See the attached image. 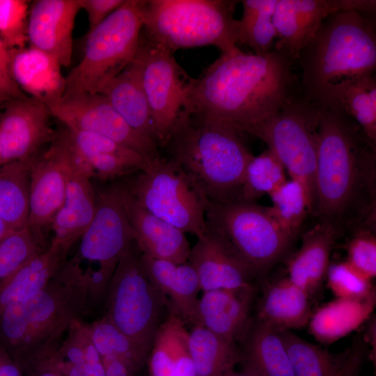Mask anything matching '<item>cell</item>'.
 Listing matches in <instances>:
<instances>
[{
    "label": "cell",
    "mask_w": 376,
    "mask_h": 376,
    "mask_svg": "<svg viewBox=\"0 0 376 376\" xmlns=\"http://www.w3.org/2000/svg\"><path fill=\"white\" fill-rule=\"evenodd\" d=\"M293 63L282 51L221 54L188 93L186 115L224 123L251 134L301 93Z\"/></svg>",
    "instance_id": "cell-1"
},
{
    "label": "cell",
    "mask_w": 376,
    "mask_h": 376,
    "mask_svg": "<svg viewBox=\"0 0 376 376\" xmlns=\"http://www.w3.org/2000/svg\"><path fill=\"white\" fill-rule=\"evenodd\" d=\"M318 104L314 215L338 237L375 226L376 145L336 102Z\"/></svg>",
    "instance_id": "cell-2"
},
{
    "label": "cell",
    "mask_w": 376,
    "mask_h": 376,
    "mask_svg": "<svg viewBox=\"0 0 376 376\" xmlns=\"http://www.w3.org/2000/svg\"><path fill=\"white\" fill-rule=\"evenodd\" d=\"M91 306L86 286L61 267L41 290L3 310L0 345L21 370L47 359L58 350L72 322L82 320Z\"/></svg>",
    "instance_id": "cell-3"
},
{
    "label": "cell",
    "mask_w": 376,
    "mask_h": 376,
    "mask_svg": "<svg viewBox=\"0 0 376 376\" xmlns=\"http://www.w3.org/2000/svg\"><path fill=\"white\" fill-rule=\"evenodd\" d=\"M297 62L301 71V93L315 104L324 102L340 83L375 74V13L351 10L331 14L301 50Z\"/></svg>",
    "instance_id": "cell-4"
},
{
    "label": "cell",
    "mask_w": 376,
    "mask_h": 376,
    "mask_svg": "<svg viewBox=\"0 0 376 376\" xmlns=\"http://www.w3.org/2000/svg\"><path fill=\"white\" fill-rule=\"evenodd\" d=\"M242 134L224 123L185 114L165 146L210 203H228L241 199L246 169L254 156Z\"/></svg>",
    "instance_id": "cell-5"
},
{
    "label": "cell",
    "mask_w": 376,
    "mask_h": 376,
    "mask_svg": "<svg viewBox=\"0 0 376 376\" xmlns=\"http://www.w3.org/2000/svg\"><path fill=\"white\" fill-rule=\"evenodd\" d=\"M233 0H139L144 35L171 52L206 45L221 54L238 47Z\"/></svg>",
    "instance_id": "cell-6"
},
{
    "label": "cell",
    "mask_w": 376,
    "mask_h": 376,
    "mask_svg": "<svg viewBox=\"0 0 376 376\" xmlns=\"http://www.w3.org/2000/svg\"><path fill=\"white\" fill-rule=\"evenodd\" d=\"M62 267L88 289L92 305L106 297L118 260L134 235L113 187L96 195L95 217Z\"/></svg>",
    "instance_id": "cell-7"
},
{
    "label": "cell",
    "mask_w": 376,
    "mask_h": 376,
    "mask_svg": "<svg viewBox=\"0 0 376 376\" xmlns=\"http://www.w3.org/2000/svg\"><path fill=\"white\" fill-rule=\"evenodd\" d=\"M143 23L139 0H125L88 32L80 62L65 76V93H99L134 60Z\"/></svg>",
    "instance_id": "cell-8"
},
{
    "label": "cell",
    "mask_w": 376,
    "mask_h": 376,
    "mask_svg": "<svg viewBox=\"0 0 376 376\" xmlns=\"http://www.w3.org/2000/svg\"><path fill=\"white\" fill-rule=\"evenodd\" d=\"M105 297L104 315L149 354L169 303L149 279L134 240L122 253Z\"/></svg>",
    "instance_id": "cell-9"
},
{
    "label": "cell",
    "mask_w": 376,
    "mask_h": 376,
    "mask_svg": "<svg viewBox=\"0 0 376 376\" xmlns=\"http://www.w3.org/2000/svg\"><path fill=\"white\" fill-rule=\"evenodd\" d=\"M142 207L198 238L207 230L210 201L196 181L171 158L159 157L122 184Z\"/></svg>",
    "instance_id": "cell-10"
},
{
    "label": "cell",
    "mask_w": 376,
    "mask_h": 376,
    "mask_svg": "<svg viewBox=\"0 0 376 376\" xmlns=\"http://www.w3.org/2000/svg\"><path fill=\"white\" fill-rule=\"evenodd\" d=\"M320 109L301 92L251 135L265 142L291 176L304 187L309 213L315 209V173Z\"/></svg>",
    "instance_id": "cell-11"
},
{
    "label": "cell",
    "mask_w": 376,
    "mask_h": 376,
    "mask_svg": "<svg viewBox=\"0 0 376 376\" xmlns=\"http://www.w3.org/2000/svg\"><path fill=\"white\" fill-rule=\"evenodd\" d=\"M207 224L224 235L255 272L265 274L288 251L294 238L285 231L269 207L236 200L210 203Z\"/></svg>",
    "instance_id": "cell-12"
},
{
    "label": "cell",
    "mask_w": 376,
    "mask_h": 376,
    "mask_svg": "<svg viewBox=\"0 0 376 376\" xmlns=\"http://www.w3.org/2000/svg\"><path fill=\"white\" fill-rule=\"evenodd\" d=\"M135 62L149 104L157 144L165 146L183 116L192 77L173 53L148 39L142 31Z\"/></svg>",
    "instance_id": "cell-13"
},
{
    "label": "cell",
    "mask_w": 376,
    "mask_h": 376,
    "mask_svg": "<svg viewBox=\"0 0 376 376\" xmlns=\"http://www.w3.org/2000/svg\"><path fill=\"white\" fill-rule=\"evenodd\" d=\"M47 107L66 128L106 136L140 154L148 165L161 157L156 142L132 129L100 93H66Z\"/></svg>",
    "instance_id": "cell-14"
},
{
    "label": "cell",
    "mask_w": 376,
    "mask_h": 376,
    "mask_svg": "<svg viewBox=\"0 0 376 376\" xmlns=\"http://www.w3.org/2000/svg\"><path fill=\"white\" fill-rule=\"evenodd\" d=\"M72 151L65 130L54 136L49 148L31 164L28 228L45 250L46 233L65 201Z\"/></svg>",
    "instance_id": "cell-15"
},
{
    "label": "cell",
    "mask_w": 376,
    "mask_h": 376,
    "mask_svg": "<svg viewBox=\"0 0 376 376\" xmlns=\"http://www.w3.org/2000/svg\"><path fill=\"white\" fill-rule=\"evenodd\" d=\"M358 10L375 13V0H278L273 15L277 41L274 49L296 63L300 52L331 14Z\"/></svg>",
    "instance_id": "cell-16"
},
{
    "label": "cell",
    "mask_w": 376,
    "mask_h": 376,
    "mask_svg": "<svg viewBox=\"0 0 376 376\" xmlns=\"http://www.w3.org/2000/svg\"><path fill=\"white\" fill-rule=\"evenodd\" d=\"M50 116L46 105L28 96L7 102L0 116L1 165L34 160L54 136Z\"/></svg>",
    "instance_id": "cell-17"
},
{
    "label": "cell",
    "mask_w": 376,
    "mask_h": 376,
    "mask_svg": "<svg viewBox=\"0 0 376 376\" xmlns=\"http://www.w3.org/2000/svg\"><path fill=\"white\" fill-rule=\"evenodd\" d=\"M188 262L203 292L256 286L257 276L251 267L224 235L208 225L191 249Z\"/></svg>",
    "instance_id": "cell-18"
},
{
    "label": "cell",
    "mask_w": 376,
    "mask_h": 376,
    "mask_svg": "<svg viewBox=\"0 0 376 376\" xmlns=\"http://www.w3.org/2000/svg\"><path fill=\"white\" fill-rule=\"evenodd\" d=\"M113 187L143 255L179 264L189 261L191 248L185 233L141 206L122 184Z\"/></svg>",
    "instance_id": "cell-19"
},
{
    "label": "cell",
    "mask_w": 376,
    "mask_h": 376,
    "mask_svg": "<svg viewBox=\"0 0 376 376\" xmlns=\"http://www.w3.org/2000/svg\"><path fill=\"white\" fill-rule=\"evenodd\" d=\"M80 0H37L29 11L27 36L29 46L54 58L62 67L72 60V31Z\"/></svg>",
    "instance_id": "cell-20"
},
{
    "label": "cell",
    "mask_w": 376,
    "mask_h": 376,
    "mask_svg": "<svg viewBox=\"0 0 376 376\" xmlns=\"http://www.w3.org/2000/svg\"><path fill=\"white\" fill-rule=\"evenodd\" d=\"M64 130L77 163L91 178L113 179L144 171L148 166L140 154L106 136Z\"/></svg>",
    "instance_id": "cell-21"
},
{
    "label": "cell",
    "mask_w": 376,
    "mask_h": 376,
    "mask_svg": "<svg viewBox=\"0 0 376 376\" xmlns=\"http://www.w3.org/2000/svg\"><path fill=\"white\" fill-rule=\"evenodd\" d=\"M256 290V286H252L203 292L194 325H201L231 342H240L252 322L250 314Z\"/></svg>",
    "instance_id": "cell-22"
},
{
    "label": "cell",
    "mask_w": 376,
    "mask_h": 376,
    "mask_svg": "<svg viewBox=\"0 0 376 376\" xmlns=\"http://www.w3.org/2000/svg\"><path fill=\"white\" fill-rule=\"evenodd\" d=\"M91 180L77 163L72 152L65 201L52 224L53 237L49 245L57 246L69 253L91 224L96 212V194Z\"/></svg>",
    "instance_id": "cell-23"
},
{
    "label": "cell",
    "mask_w": 376,
    "mask_h": 376,
    "mask_svg": "<svg viewBox=\"0 0 376 376\" xmlns=\"http://www.w3.org/2000/svg\"><path fill=\"white\" fill-rule=\"evenodd\" d=\"M9 53L12 77L28 97L47 107L63 96L65 76L54 58L31 46L9 49Z\"/></svg>",
    "instance_id": "cell-24"
},
{
    "label": "cell",
    "mask_w": 376,
    "mask_h": 376,
    "mask_svg": "<svg viewBox=\"0 0 376 376\" xmlns=\"http://www.w3.org/2000/svg\"><path fill=\"white\" fill-rule=\"evenodd\" d=\"M142 260L149 279L166 297L169 312L194 325L201 288L189 262L179 264L143 254Z\"/></svg>",
    "instance_id": "cell-25"
},
{
    "label": "cell",
    "mask_w": 376,
    "mask_h": 376,
    "mask_svg": "<svg viewBox=\"0 0 376 376\" xmlns=\"http://www.w3.org/2000/svg\"><path fill=\"white\" fill-rule=\"evenodd\" d=\"M338 237L331 225L318 222L304 234L299 249L288 263V278L310 297L326 277L331 253Z\"/></svg>",
    "instance_id": "cell-26"
},
{
    "label": "cell",
    "mask_w": 376,
    "mask_h": 376,
    "mask_svg": "<svg viewBox=\"0 0 376 376\" xmlns=\"http://www.w3.org/2000/svg\"><path fill=\"white\" fill-rule=\"evenodd\" d=\"M240 342L241 371L253 376H293L279 330L255 319Z\"/></svg>",
    "instance_id": "cell-27"
},
{
    "label": "cell",
    "mask_w": 376,
    "mask_h": 376,
    "mask_svg": "<svg viewBox=\"0 0 376 376\" xmlns=\"http://www.w3.org/2000/svg\"><path fill=\"white\" fill-rule=\"evenodd\" d=\"M310 296L288 277L267 287L256 319L277 330L304 327L312 315Z\"/></svg>",
    "instance_id": "cell-28"
},
{
    "label": "cell",
    "mask_w": 376,
    "mask_h": 376,
    "mask_svg": "<svg viewBox=\"0 0 376 376\" xmlns=\"http://www.w3.org/2000/svg\"><path fill=\"white\" fill-rule=\"evenodd\" d=\"M188 335L186 324L169 312L156 332L148 357V376H196Z\"/></svg>",
    "instance_id": "cell-29"
},
{
    "label": "cell",
    "mask_w": 376,
    "mask_h": 376,
    "mask_svg": "<svg viewBox=\"0 0 376 376\" xmlns=\"http://www.w3.org/2000/svg\"><path fill=\"white\" fill-rule=\"evenodd\" d=\"M375 303V290L364 297L336 298L312 313L308 323L309 331L318 341L333 343L366 322Z\"/></svg>",
    "instance_id": "cell-30"
},
{
    "label": "cell",
    "mask_w": 376,
    "mask_h": 376,
    "mask_svg": "<svg viewBox=\"0 0 376 376\" xmlns=\"http://www.w3.org/2000/svg\"><path fill=\"white\" fill-rule=\"evenodd\" d=\"M99 93L132 129L157 144L149 104L134 61L107 83Z\"/></svg>",
    "instance_id": "cell-31"
},
{
    "label": "cell",
    "mask_w": 376,
    "mask_h": 376,
    "mask_svg": "<svg viewBox=\"0 0 376 376\" xmlns=\"http://www.w3.org/2000/svg\"><path fill=\"white\" fill-rule=\"evenodd\" d=\"M68 253L49 244L0 282V315L10 304L23 300L44 288L56 275Z\"/></svg>",
    "instance_id": "cell-32"
},
{
    "label": "cell",
    "mask_w": 376,
    "mask_h": 376,
    "mask_svg": "<svg viewBox=\"0 0 376 376\" xmlns=\"http://www.w3.org/2000/svg\"><path fill=\"white\" fill-rule=\"evenodd\" d=\"M56 352L45 361L64 376H105L100 355L82 320L72 322Z\"/></svg>",
    "instance_id": "cell-33"
},
{
    "label": "cell",
    "mask_w": 376,
    "mask_h": 376,
    "mask_svg": "<svg viewBox=\"0 0 376 376\" xmlns=\"http://www.w3.org/2000/svg\"><path fill=\"white\" fill-rule=\"evenodd\" d=\"M188 347L196 376H228L241 360L237 343L201 325L189 331Z\"/></svg>",
    "instance_id": "cell-34"
},
{
    "label": "cell",
    "mask_w": 376,
    "mask_h": 376,
    "mask_svg": "<svg viewBox=\"0 0 376 376\" xmlns=\"http://www.w3.org/2000/svg\"><path fill=\"white\" fill-rule=\"evenodd\" d=\"M329 101L336 102L376 145L375 74L355 77L336 86L322 103Z\"/></svg>",
    "instance_id": "cell-35"
},
{
    "label": "cell",
    "mask_w": 376,
    "mask_h": 376,
    "mask_svg": "<svg viewBox=\"0 0 376 376\" xmlns=\"http://www.w3.org/2000/svg\"><path fill=\"white\" fill-rule=\"evenodd\" d=\"M32 162L14 161L0 166V219L13 230L29 225Z\"/></svg>",
    "instance_id": "cell-36"
},
{
    "label": "cell",
    "mask_w": 376,
    "mask_h": 376,
    "mask_svg": "<svg viewBox=\"0 0 376 376\" xmlns=\"http://www.w3.org/2000/svg\"><path fill=\"white\" fill-rule=\"evenodd\" d=\"M243 13L238 20V44L252 49L256 54H265L274 49L277 38L273 15L278 0H244Z\"/></svg>",
    "instance_id": "cell-37"
},
{
    "label": "cell",
    "mask_w": 376,
    "mask_h": 376,
    "mask_svg": "<svg viewBox=\"0 0 376 376\" xmlns=\"http://www.w3.org/2000/svg\"><path fill=\"white\" fill-rule=\"evenodd\" d=\"M279 331L287 350L293 376L336 375L345 354L335 357L327 350L305 340L290 330Z\"/></svg>",
    "instance_id": "cell-38"
},
{
    "label": "cell",
    "mask_w": 376,
    "mask_h": 376,
    "mask_svg": "<svg viewBox=\"0 0 376 376\" xmlns=\"http://www.w3.org/2000/svg\"><path fill=\"white\" fill-rule=\"evenodd\" d=\"M87 325L91 341L101 358L121 359L139 371L143 367L148 354L105 315Z\"/></svg>",
    "instance_id": "cell-39"
},
{
    "label": "cell",
    "mask_w": 376,
    "mask_h": 376,
    "mask_svg": "<svg viewBox=\"0 0 376 376\" xmlns=\"http://www.w3.org/2000/svg\"><path fill=\"white\" fill-rule=\"evenodd\" d=\"M285 168L278 157L267 149L249 162L244 175L241 199L255 201L270 194L287 180Z\"/></svg>",
    "instance_id": "cell-40"
},
{
    "label": "cell",
    "mask_w": 376,
    "mask_h": 376,
    "mask_svg": "<svg viewBox=\"0 0 376 376\" xmlns=\"http://www.w3.org/2000/svg\"><path fill=\"white\" fill-rule=\"evenodd\" d=\"M269 196L273 203L269 207L272 214L282 228L295 239L309 213L303 186L295 180H286Z\"/></svg>",
    "instance_id": "cell-41"
},
{
    "label": "cell",
    "mask_w": 376,
    "mask_h": 376,
    "mask_svg": "<svg viewBox=\"0 0 376 376\" xmlns=\"http://www.w3.org/2000/svg\"><path fill=\"white\" fill-rule=\"evenodd\" d=\"M43 251L28 227L10 231L0 240V282Z\"/></svg>",
    "instance_id": "cell-42"
},
{
    "label": "cell",
    "mask_w": 376,
    "mask_h": 376,
    "mask_svg": "<svg viewBox=\"0 0 376 376\" xmlns=\"http://www.w3.org/2000/svg\"><path fill=\"white\" fill-rule=\"evenodd\" d=\"M29 1L0 0V39L9 48H23L28 42Z\"/></svg>",
    "instance_id": "cell-43"
},
{
    "label": "cell",
    "mask_w": 376,
    "mask_h": 376,
    "mask_svg": "<svg viewBox=\"0 0 376 376\" xmlns=\"http://www.w3.org/2000/svg\"><path fill=\"white\" fill-rule=\"evenodd\" d=\"M326 278L336 298L364 297L375 290L371 280L347 261L329 265Z\"/></svg>",
    "instance_id": "cell-44"
},
{
    "label": "cell",
    "mask_w": 376,
    "mask_h": 376,
    "mask_svg": "<svg viewBox=\"0 0 376 376\" xmlns=\"http://www.w3.org/2000/svg\"><path fill=\"white\" fill-rule=\"evenodd\" d=\"M347 247V262L372 280L376 276L375 226H363L352 233Z\"/></svg>",
    "instance_id": "cell-45"
},
{
    "label": "cell",
    "mask_w": 376,
    "mask_h": 376,
    "mask_svg": "<svg viewBox=\"0 0 376 376\" xmlns=\"http://www.w3.org/2000/svg\"><path fill=\"white\" fill-rule=\"evenodd\" d=\"M27 97L14 81L10 68L9 48L0 39V104Z\"/></svg>",
    "instance_id": "cell-46"
},
{
    "label": "cell",
    "mask_w": 376,
    "mask_h": 376,
    "mask_svg": "<svg viewBox=\"0 0 376 376\" xmlns=\"http://www.w3.org/2000/svg\"><path fill=\"white\" fill-rule=\"evenodd\" d=\"M125 1L80 0L81 8L84 9L88 15V31L104 21L112 13L121 6Z\"/></svg>",
    "instance_id": "cell-47"
},
{
    "label": "cell",
    "mask_w": 376,
    "mask_h": 376,
    "mask_svg": "<svg viewBox=\"0 0 376 376\" xmlns=\"http://www.w3.org/2000/svg\"><path fill=\"white\" fill-rule=\"evenodd\" d=\"M105 376H137L139 372L133 366L121 359L116 357L101 358Z\"/></svg>",
    "instance_id": "cell-48"
},
{
    "label": "cell",
    "mask_w": 376,
    "mask_h": 376,
    "mask_svg": "<svg viewBox=\"0 0 376 376\" xmlns=\"http://www.w3.org/2000/svg\"><path fill=\"white\" fill-rule=\"evenodd\" d=\"M363 350H351L346 352L343 362L335 376H357L363 361Z\"/></svg>",
    "instance_id": "cell-49"
},
{
    "label": "cell",
    "mask_w": 376,
    "mask_h": 376,
    "mask_svg": "<svg viewBox=\"0 0 376 376\" xmlns=\"http://www.w3.org/2000/svg\"><path fill=\"white\" fill-rule=\"evenodd\" d=\"M24 376H64L45 360L33 362L22 369Z\"/></svg>",
    "instance_id": "cell-50"
},
{
    "label": "cell",
    "mask_w": 376,
    "mask_h": 376,
    "mask_svg": "<svg viewBox=\"0 0 376 376\" xmlns=\"http://www.w3.org/2000/svg\"><path fill=\"white\" fill-rule=\"evenodd\" d=\"M0 376H24L22 370L13 361L0 367Z\"/></svg>",
    "instance_id": "cell-51"
},
{
    "label": "cell",
    "mask_w": 376,
    "mask_h": 376,
    "mask_svg": "<svg viewBox=\"0 0 376 376\" xmlns=\"http://www.w3.org/2000/svg\"><path fill=\"white\" fill-rule=\"evenodd\" d=\"M10 361H13V359L8 353L0 345V367Z\"/></svg>",
    "instance_id": "cell-52"
},
{
    "label": "cell",
    "mask_w": 376,
    "mask_h": 376,
    "mask_svg": "<svg viewBox=\"0 0 376 376\" xmlns=\"http://www.w3.org/2000/svg\"><path fill=\"white\" fill-rule=\"evenodd\" d=\"M11 230L1 219H0V240L9 233Z\"/></svg>",
    "instance_id": "cell-53"
},
{
    "label": "cell",
    "mask_w": 376,
    "mask_h": 376,
    "mask_svg": "<svg viewBox=\"0 0 376 376\" xmlns=\"http://www.w3.org/2000/svg\"><path fill=\"white\" fill-rule=\"evenodd\" d=\"M228 376H253V375L244 373L243 371L237 372L234 370Z\"/></svg>",
    "instance_id": "cell-54"
},
{
    "label": "cell",
    "mask_w": 376,
    "mask_h": 376,
    "mask_svg": "<svg viewBox=\"0 0 376 376\" xmlns=\"http://www.w3.org/2000/svg\"><path fill=\"white\" fill-rule=\"evenodd\" d=\"M1 165V146L0 141V166Z\"/></svg>",
    "instance_id": "cell-55"
}]
</instances>
